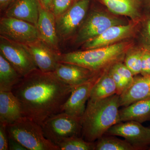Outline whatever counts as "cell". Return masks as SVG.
Instances as JSON below:
<instances>
[{"label": "cell", "instance_id": "cell-30", "mask_svg": "<svg viewBox=\"0 0 150 150\" xmlns=\"http://www.w3.org/2000/svg\"><path fill=\"white\" fill-rule=\"evenodd\" d=\"M9 150L8 136L6 126L0 123V150Z\"/></svg>", "mask_w": 150, "mask_h": 150}, {"label": "cell", "instance_id": "cell-13", "mask_svg": "<svg viewBox=\"0 0 150 150\" xmlns=\"http://www.w3.org/2000/svg\"><path fill=\"white\" fill-rule=\"evenodd\" d=\"M136 26V23H134L111 26L101 35L83 43V48L86 50L105 47L119 43L131 36Z\"/></svg>", "mask_w": 150, "mask_h": 150}, {"label": "cell", "instance_id": "cell-25", "mask_svg": "<svg viewBox=\"0 0 150 150\" xmlns=\"http://www.w3.org/2000/svg\"><path fill=\"white\" fill-rule=\"evenodd\" d=\"M142 49H135L126 53L124 64L134 76L141 74L142 71Z\"/></svg>", "mask_w": 150, "mask_h": 150}, {"label": "cell", "instance_id": "cell-7", "mask_svg": "<svg viewBox=\"0 0 150 150\" xmlns=\"http://www.w3.org/2000/svg\"><path fill=\"white\" fill-rule=\"evenodd\" d=\"M121 19L100 11L91 13L86 19L79 30L75 42L84 43L101 35L113 25L125 24Z\"/></svg>", "mask_w": 150, "mask_h": 150}, {"label": "cell", "instance_id": "cell-10", "mask_svg": "<svg viewBox=\"0 0 150 150\" xmlns=\"http://www.w3.org/2000/svg\"><path fill=\"white\" fill-rule=\"evenodd\" d=\"M89 2L90 0H79L64 13L56 18L59 38L65 39L73 34L84 18Z\"/></svg>", "mask_w": 150, "mask_h": 150}, {"label": "cell", "instance_id": "cell-24", "mask_svg": "<svg viewBox=\"0 0 150 150\" xmlns=\"http://www.w3.org/2000/svg\"><path fill=\"white\" fill-rule=\"evenodd\" d=\"M60 150H95V143L88 142L81 137L68 138L58 145Z\"/></svg>", "mask_w": 150, "mask_h": 150}, {"label": "cell", "instance_id": "cell-32", "mask_svg": "<svg viewBox=\"0 0 150 150\" xmlns=\"http://www.w3.org/2000/svg\"><path fill=\"white\" fill-rule=\"evenodd\" d=\"M145 38L146 42L150 48L148 49L150 51V19L148 21L146 24L145 30Z\"/></svg>", "mask_w": 150, "mask_h": 150}, {"label": "cell", "instance_id": "cell-14", "mask_svg": "<svg viewBox=\"0 0 150 150\" xmlns=\"http://www.w3.org/2000/svg\"><path fill=\"white\" fill-rule=\"evenodd\" d=\"M53 73L59 79L71 86L91 80L100 72H96L79 65L59 62Z\"/></svg>", "mask_w": 150, "mask_h": 150}, {"label": "cell", "instance_id": "cell-22", "mask_svg": "<svg viewBox=\"0 0 150 150\" xmlns=\"http://www.w3.org/2000/svg\"><path fill=\"white\" fill-rule=\"evenodd\" d=\"M110 12L137 20L140 17L137 0H100Z\"/></svg>", "mask_w": 150, "mask_h": 150}, {"label": "cell", "instance_id": "cell-27", "mask_svg": "<svg viewBox=\"0 0 150 150\" xmlns=\"http://www.w3.org/2000/svg\"><path fill=\"white\" fill-rule=\"evenodd\" d=\"M72 0H53L52 12L56 17L60 16L69 8Z\"/></svg>", "mask_w": 150, "mask_h": 150}, {"label": "cell", "instance_id": "cell-18", "mask_svg": "<svg viewBox=\"0 0 150 150\" xmlns=\"http://www.w3.org/2000/svg\"><path fill=\"white\" fill-rule=\"evenodd\" d=\"M23 117L19 101L12 91H0V123L11 124Z\"/></svg>", "mask_w": 150, "mask_h": 150}, {"label": "cell", "instance_id": "cell-21", "mask_svg": "<svg viewBox=\"0 0 150 150\" xmlns=\"http://www.w3.org/2000/svg\"><path fill=\"white\" fill-rule=\"evenodd\" d=\"M22 77L0 53V91H11Z\"/></svg>", "mask_w": 150, "mask_h": 150}, {"label": "cell", "instance_id": "cell-3", "mask_svg": "<svg viewBox=\"0 0 150 150\" xmlns=\"http://www.w3.org/2000/svg\"><path fill=\"white\" fill-rule=\"evenodd\" d=\"M129 45V43L121 42L105 47L60 54L58 60L61 63L74 64L100 72L121 62Z\"/></svg>", "mask_w": 150, "mask_h": 150}, {"label": "cell", "instance_id": "cell-20", "mask_svg": "<svg viewBox=\"0 0 150 150\" xmlns=\"http://www.w3.org/2000/svg\"><path fill=\"white\" fill-rule=\"evenodd\" d=\"M109 68L99 76L92 89L89 99L97 101L117 94V87L109 73Z\"/></svg>", "mask_w": 150, "mask_h": 150}, {"label": "cell", "instance_id": "cell-35", "mask_svg": "<svg viewBox=\"0 0 150 150\" xmlns=\"http://www.w3.org/2000/svg\"><path fill=\"white\" fill-rule=\"evenodd\" d=\"M149 150H150V147L149 148Z\"/></svg>", "mask_w": 150, "mask_h": 150}, {"label": "cell", "instance_id": "cell-28", "mask_svg": "<svg viewBox=\"0 0 150 150\" xmlns=\"http://www.w3.org/2000/svg\"><path fill=\"white\" fill-rule=\"evenodd\" d=\"M109 71L117 87V94L120 96L126 89L125 82L121 76L115 70L112 69L111 66L109 67Z\"/></svg>", "mask_w": 150, "mask_h": 150}, {"label": "cell", "instance_id": "cell-8", "mask_svg": "<svg viewBox=\"0 0 150 150\" xmlns=\"http://www.w3.org/2000/svg\"><path fill=\"white\" fill-rule=\"evenodd\" d=\"M1 37L22 44H27L40 40L37 27L18 19L3 18L0 21Z\"/></svg>", "mask_w": 150, "mask_h": 150}, {"label": "cell", "instance_id": "cell-12", "mask_svg": "<svg viewBox=\"0 0 150 150\" xmlns=\"http://www.w3.org/2000/svg\"><path fill=\"white\" fill-rule=\"evenodd\" d=\"M29 51L38 69L43 72H53L59 63V54L40 39L24 44Z\"/></svg>", "mask_w": 150, "mask_h": 150}, {"label": "cell", "instance_id": "cell-36", "mask_svg": "<svg viewBox=\"0 0 150 150\" xmlns=\"http://www.w3.org/2000/svg\"><path fill=\"white\" fill-rule=\"evenodd\" d=\"M150 129V128H149Z\"/></svg>", "mask_w": 150, "mask_h": 150}, {"label": "cell", "instance_id": "cell-17", "mask_svg": "<svg viewBox=\"0 0 150 150\" xmlns=\"http://www.w3.org/2000/svg\"><path fill=\"white\" fill-rule=\"evenodd\" d=\"M39 0H16L6 12V17L18 19L37 27L39 16Z\"/></svg>", "mask_w": 150, "mask_h": 150}, {"label": "cell", "instance_id": "cell-34", "mask_svg": "<svg viewBox=\"0 0 150 150\" xmlns=\"http://www.w3.org/2000/svg\"><path fill=\"white\" fill-rule=\"evenodd\" d=\"M12 0H0V6L1 9H4L6 7Z\"/></svg>", "mask_w": 150, "mask_h": 150}, {"label": "cell", "instance_id": "cell-9", "mask_svg": "<svg viewBox=\"0 0 150 150\" xmlns=\"http://www.w3.org/2000/svg\"><path fill=\"white\" fill-rule=\"evenodd\" d=\"M105 134L124 138L136 150H143L150 145V129L135 121L119 122L108 129Z\"/></svg>", "mask_w": 150, "mask_h": 150}, {"label": "cell", "instance_id": "cell-23", "mask_svg": "<svg viewBox=\"0 0 150 150\" xmlns=\"http://www.w3.org/2000/svg\"><path fill=\"white\" fill-rule=\"evenodd\" d=\"M95 150H136L125 140L105 134L95 142Z\"/></svg>", "mask_w": 150, "mask_h": 150}, {"label": "cell", "instance_id": "cell-19", "mask_svg": "<svg viewBox=\"0 0 150 150\" xmlns=\"http://www.w3.org/2000/svg\"><path fill=\"white\" fill-rule=\"evenodd\" d=\"M150 120V98L142 100L119 110V122L135 121L143 123Z\"/></svg>", "mask_w": 150, "mask_h": 150}, {"label": "cell", "instance_id": "cell-15", "mask_svg": "<svg viewBox=\"0 0 150 150\" xmlns=\"http://www.w3.org/2000/svg\"><path fill=\"white\" fill-rule=\"evenodd\" d=\"M37 28L41 40L60 54L58 51L59 36L56 30V17L51 11L43 7L40 2Z\"/></svg>", "mask_w": 150, "mask_h": 150}, {"label": "cell", "instance_id": "cell-26", "mask_svg": "<svg viewBox=\"0 0 150 150\" xmlns=\"http://www.w3.org/2000/svg\"><path fill=\"white\" fill-rule=\"evenodd\" d=\"M111 67L121 76L126 84V89L131 85L134 80V75L125 64L120 62L115 63ZM125 89V90H126Z\"/></svg>", "mask_w": 150, "mask_h": 150}, {"label": "cell", "instance_id": "cell-6", "mask_svg": "<svg viewBox=\"0 0 150 150\" xmlns=\"http://www.w3.org/2000/svg\"><path fill=\"white\" fill-rule=\"evenodd\" d=\"M0 41V53L21 76H25L38 69L24 44L1 36Z\"/></svg>", "mask_w": 150, "mask_h": 150}, {"label": "cell", "instance_id": "cell-2", "mask_svg": "<svg viewBox=\"0 0 150 150\" xmlns=\"http://www.w3.org/2000/svg\"><path fill=\"white\" fill-rule=\"evenodd\" d=\"M119 95L93 101L89 99L81 118V137L88 142H94L112 126L119 122Z\"/></svg>", "mask_w": 150, "mask_h": 150}, {"label": "cell", "instance_id": "cell-1", "mask_svg": "<svg viewBox=\"0 0 150 150\" xmlns=\"http://www.w3.org/2000/svg\"><path fill=\"white\" fill-rule=\"evenodd\" d=\"M73 88L54 73L38 69L23 77L11 91L20 103L23 117L41 126L48 118L62 112Z\"/></svg>", "mask_w": 150, "mask_h": 150}, {"label": "cell", "instance_id": "cell-4", "mask_svg": "<svg viewBox=\"0 0 150 150\" xmlns=\"http://www.w3.org/2000/svg\"><path fill=\"white\" fill-rule=\"evenodd\" d=\"M6 130L9 137L28 150H60L45 137L41 125L27 117L7 125Z\"/></svg>", "mask_w": 150, "mask_h": 150}, {"label": "cell", "instance_id": "cell-31", "mask_svg": "<svg viewBox=\"0 0 150 150\" xmlns=\"http://www.w3.org/2000/svg\"><path fill=\"white\" fill-rule=\"evenodd\" d=\"M9 150H28L20 143L8 136Z\"/></svg>", "mask_w": 150, "mask_h": 150}, {"label": "cell", "instance_id": "cell-11", "mask_svg": "<svg viewBox=\"0 0 150 150\" xmlns=\"http://www.w3.org/2000/svg\"><path fill=\"white\" fill-rule=\"evenodd\" d=\"M101 74L85 83L74 87L69 97L63 105L62 112L82 118L85 111L92 89Z\"/></svg>", "mask_w": 150, "mask_h": 150}, {"label": "cell", "instance_id": "cell-16", "mask_svg": "<svg viewBox=\"0 0 150 150\" xmlns=\"http://www.w3.org/2000/svg\"><path fill=\"white\" fill-rule=\"evenodd\" d=\"M150 98V75L134 77L129 87L119 96L120 107H126L139 100Z\"/></svg>", "mask_w": 150, "mask_h": 150}, {"label": "cell", "instance_id": "cell-5", "mask_svg": "<svg viewBox=\"0 0 150 150\" xmlns=\"http://www.w3.org/2000/svg\"><path fill=\"white\" fill-rule=\"evenodd\" d=\"M41 126L46 139L57 146L68 138L81 137V118L65 112L52 115L43 122Z\"/></svg>", "mask_w": 150, "mask_h": 150}, {"label": "cell", "instance_id": "cell-33", "mask_svg": "<svg viewBox=\"0 0 150 150\" xmlns=\"http://www.w3.org/2000/svg\"><path fill=\"white\" fill-rule=\"evenodd\" d=\"M41 5L48 10L52 11L53 0H39Z\"/></svg>", "mask_w": 150, "mask_h": 150}, {"label": "cell", "instance_id": "cell-29", "mask_svg": "<svg viewBox=\"0 0 150 150\" xmlns=\"http://www.w3.org/2000/svg\"><path fill=\"white\" fill-rule=\"evenodd\" d=\"M141 74L143 76L150 75V51L147 48L142 49Z\"/></svg>", "mask_w": 150, "mask_h": 150}]
</instances>
